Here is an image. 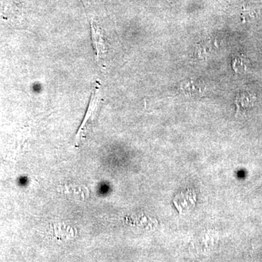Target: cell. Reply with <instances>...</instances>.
<instances>
[{"mask_svg":"<svg viewBox=\"0 0 262 262\" xmlns=\"http://www.w3.org/2000/svg\"><path fill=\"white\" fill-rule=\"evenodd\" d=\"M179 90L183 94L188 97H199L206 91V84L198 79H188L182 81L179 85Z\"/></svg>","mask_w":262,"mask_h":262,"instance_id":"1","label":"cell"},{"mask_svg":"<svg viewBox=\"0 0 262 262\" xmlns=\"http://www.w3.org/2000/svg\"><path fill=\"white\" fill-rule=\"evenodd\" d=\"M91 30H92V38L95 49L96 51L97 61L103 65L102 61H104L105 56H106V47H105L102 31L100 29L99 26L95 23L94 20L91 21Z\"/></svg>","mask_w":262,"mask_h":262,"instance_id":"2","label":"cell"},{"mask_svg":"<svg viewBox=\"0 0 262 262\" xmlns=\"http://www.w3.org/2000/svg\"><path fill=\"white\" fill-rule=\"evenodd\" d=\"M195 194L192 191L181 192L174 198V205L180 213L191 209L195 204Z\"/></svg>","mask_w":262,"mask_h":262,"instance_id":"3","label":"cell"},{"mask_svg":"<svg viewBox=\"0 0 262 262\" xmlns=\"http://www.w3.org/2000/svg\"><path fill=\"white\" fill-rule=\"evenodd\" d=\"M254 96L249 94H239L236 98V105L237 107V113H244L250 110L255 103Z\"/></svg>","mask_w":262,"mask_h":262,"instance_id":"4","label":"cell"},{"mask_svg":"<svg viewBox=\"0 0 262 262\" xmlns=\"http://www.w3.org/2000/svg\"><path fill=\"white\" fill-rule=\"evenodd\" d=\"M232 68L237 73H244L248 68V60L244 56L236 57L232 62Z\"/></svg>","mask_w":262,"mask_h":262,"instance_id":"5","label":"cell"},{"mask_svg":"<svg viewBox=\"0 0 262 262\" xmlns=\"http://www.w3.org/2000/svg\"><path fill=\"white\" fill-rule=\"evenodd\" d=\"M211 51V46L206 43H201L196 45L195 48V55L198 58H206L209 55Z\"/></svg>","mask_w":262,"mask_h":262,"instance_id":"6","label":"cell"}]
</instances>
